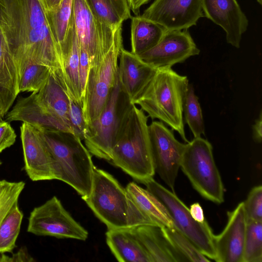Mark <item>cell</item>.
<instances>
[{"mask_svg": "<svg viewBox=\"0 0 262 262\" xmlns=\"http://www.w3.org/2000/svg\"><path fill=\"white\" fill-rule=\"evenodd\" d=\"M0 36L15 62L19 81L26 67H47L62 87L60 53L43 0H0Z\"/></svg>", "mask_w": 262, "mask_h": 262, "instance_id": "1", "label": "cell"}, {"mask_svg": "<svg viewBox=\"0 0 262 262\" xmlns=\"http://www.w3.org/2000/svg\"><path fill=\"white\" fill-rule=\"evenodd\" d=\"M148 125V116L132 104L121 122L110 161L142 183L155 173Z\"/></svg>", "mask_w": 262, "mask_h": 262, "instance_id": "2", "label": "cell"}, {"mask_svg": "<svg viewBox=\"0 0 262 262\" xmlns=\"http://www.w3.org/2000/svg\"><path fill=\"white\" fill-rule=\"evenodd\" d=\"M189 84L186 76L179 74L171 67L157 69L142 94L134 102L148 117L158 119L176 130L186 143L183 108Z\"/></svg>", "mask_w": 262, "mask_h": 262, "instance_id": "3", "label": "cell"}, {"mask_svg": "<svg viewBox=\"0 0 262 262\" xmlns=\"http://www.w3.org/2000/svg\"><path fill=\"white\" fill-rule=\"evenodd\" d=\"M39 130L55 162L58 180L71 186L82 199L88 196L95 166L82 140L69 132Z\"/></svg>", "mask_w": 262, "mask_h": 262, "instance_id": "4", "label": "cell"}, {"mask_svg": "<svg viewBox=\"0 0 262 262\" xmlns=\"http://www.w3.org/2000/svg\"><path fill=\"white\" fill-rule=\"evenodd\" d=\"M180 168L203 198L217 204L224 202L223 183L207 140L200 137L186 143Z\"/></svg>", "mask_w": 262, "mask_h": 262, "instance_id": "5", "label": "cell"}, {"mask_svg": "<svg viewBox=\"0 0 262 262\" xmlns=\"http://www.w3.org/2000/svg\"><path fill=\"white\" fill-rule=\"evenodd\" d=\"M83 200L108 229L128 228L127 192L110 173L95 166L90 194Z\"/></svg>", "mask_w": 262, "mask_h": 262, "instance_id": "6", "label": "cell"}, {"mask_svg": "<svg viewBox=\"0 0 262 262\" xmlns=\"http://www.w3.org/2000/svg\"><path fill=\"white\" fill-rule=\"evenodd\" d=\"M123 47L122 26L116 30L113 43L97 67L90 68L81 107L85 123L89 125L105 106L118 75L119 55Z\"/></svg>", "mask_w": 262, "mask_h": 262, "instance_id": "7", "label": "cell"}, {"mask_svg": "<svg viewBox=\"0 0 262 262\" xmlns=\"http://www.w3.org/2000/svg\"><path fill=\"white\" fill-rule=\"evenodd\" d=\"M132 104L120 88L118 75L105 106L98 117L87 127L83 140L91 154L111 161L120 126Z\"/></svg>", "mask_w": 262, "mask_h": 262, "instance_id": "8", "label": "cell"}, {"mask_svg": "<svg viewBox=\"0 0 262 262\" xmlns=\"http://www.w3.org/2000/svg\"><path fill=\"white\" fill-rule=\"evenodd\" d=\"M143 184L165 207L174 227L188 238L205 256L215 261L214 234L207 222L200 223L194 220L189 208L175 192L160 184L153 178Z\"/></svg>", "mask_w": 262, "mask_h": 262, "instance_id": "9", "label": "cell"}, {"mask_svg": "<svg viewBox=\"0 0 262 262\" xmlns=\"http://www.w3.org/2000/svg\"><path fill=\"white\" fill-rule=\"evenodd\" d=\"M72 12L80 45L89 54L90 68L97 67L110 50L117 29L103 23L87 0H73Z\"/></svg>", "mask_w": 262, "mask_h": 262, "instance_id": "10", "label": "cell"}, {"mask_svg": "<svg viewBox=\"0 0 262 262\" xmlns=\"http://www.w3.org/2000/svg\"><path fill=\"white\" fill-rule=\"evenodd\" d=\"M27 231L39 236L85 241L88 231L77 222L55 196L31 212Z\"/></svg>", "mask_w": 262, "mask_h": 262, "instance_id": "11", "label": "cell"}, {"mask_svg": "<svg viewBox=\"0 0 262 262\" xmlns=\"http://www.w3.org/2000/svg\"><path fill=\"white\" fill-rule=\"evenodd\" d=\"M148 132L155 172L174 192L186 143L177 140L172 129L168 128L161 121H152L148 125Z\"/></svg>", "mask_w": 262, "mask_h": 262, "instance_id": "12", "label": "cell"}, {"mask_svg": "<svg viewBox=\"0 0 262 262\" xmlns=\"http://www.w3.org/2000/svg\"><path fill=\"white\" fill-rule=\"evenodd\" d=\"M140 16L167 30H187L204 16L202 0H155Z\"/></svg>", "mask_w": 262, "mask_h": 262, "instance_id": "13", "label": "cell"}, {"mask_svg": "<svg viewBox=\"0 0 262 262\" xmlns=\"http://www.w3.org/2000/svg\"><path fill=\"white\" fill-rule=\"evenodd\" d=\"M20 138L25 171L33 181L58 180L55 162L40 131L32 125L23 122Z\"/></svg>", "mask_w": 262, "mask_h": 262, "instance_id": "14", "label": "cell"}, {"mask_svg": "<svg viewBox=\"0 0 262 262\" xmlns=\"http://www.w3.org/2000/svg\"><path fill=\"white\" fill-rule=\"evenodd\" d=\"M200 50L187 30H167L158 43L138 55L143 61L157 69L184 62L198 55Z\"/></svg>", "mask_w": 262, "mask_h": 262, "instance_id": "15", "label": "cell"}, {"mask_svg": "<svg viewBox=\"0 0 262 262\" xmlns=\"http://www.w3.org/2000/svg\"><path fill=\"white\" fill-rule=\"evenodd\" d=\"M125 189L128 199L129 228L152 225L173 228V223L163 205L146 189L132 182Z\"/></svg>", "mask_w": 262, "mask_h": 262, "instance_id": "16", "label": "cell"}, {"mask_svg": "<svg viewBox=\"0 0 262 262\" xmlns=\"http://www.w3.org/2000/svg\"><path fill=\"white\" fill-rule=\"evenodd\" d=\"M202 10L204 16L224 30L227 42L239 48L249 21L237 1L202 0Z\"/></svg>", "mask_w": 262, "mask_h": 262, "instance_id": "17", "label": "cell"}, {"mask_svg": "<svg viewBox=\"0 0 262 262\" xmlns=\"http://www.w3.org/2000/svg\"><path fill=\"white\" fill-rule=\"evenodd\" d=\"M228 221L222 232L213 236L217 262H243L247 221L243 202L227 212Z\"/></svg>", "mask_w": 262, "mask_h": 262, "instance_id": "18", "label": "cell"}, {"mask_svg": "<svg viewBox=\"0 0 262 262\" xmlns=\"http://www.w3.org/2000/svg\"><path fill=\"white\" fill-rule=\"evenodd\" d=\"M156 71L138 55L122 48L118 63L119 84L132 104L142 94Z\"/></svg>", "mask_w": 262, "mask_h": 262, "instance_id": "19", "label": "cell"}, {"mask_svg": "<svg viewBox=\"0 0 262 262\" xmlns=\"http://www.w3.org/2000/svg\"><path fill=\"white\" fill-rule=\"evenodd\" d=\"M80 43L72 16L67 38L61 48V69L63 89L67 95L81 106L79 78Z\"/></svg>", "mask_w": 262, "mask_h": 262, "instance_id": "20", "label": "cell"}, {"mask_svg": "<svg viewBox=\"0 0 262 262\" xmlns=\"http://www.w3.org/2000/svg\"><path fill=\"white\" fill-rule=\"evenodd\" d=\"M6 115V120L9 122L20 121L41 130L69 132L48 113L38 99L37 93H32L27 97L19 98Z\"/></svg>", "mask_w": 262, "mask_h": 262, "instance_id": "21", "label": "cell"}, {"mask_svg": "<svg viewBox=\"0 0 262 262\" xmlns=\"http://www.w3.org/2000/svg\"><path fill=\"white\" fill-rule=\"evenodd\" d=\"M106 242L120 262H152L132 228L108 229Z\"/></svg>", "mask_w": 262, "mask_h": 262, "instance_id": "22", "label": "cell"}, {"mask_svg": "<svg viewBox=\"0 0 262 262\" xmlns=\"http://www.w3.org/2000/svg\"><path fill=\"white\" fill-rule=\"evenodd\" d=\"M19 77L15 62L0 36V113L9 112L19 91Z\"/></svg>", "mask_w": 262, "mask_h": 262, "instance_id": "23", "label": "cell"}, {"mask_svg": "<svg viewBox=\"0 0 262 262\" xmlns=\"http://www.w3.org/2000/svg\"><path fill=\"white\" fill-rule=\"evenodd\" d=\"M37 95L48 113L73 134L69 118V97L51 75Z\"/></svg>", "mask_w": 262, "mask_h": 262, "instance_id": "24", "label": "cell"}, {"mask_svg": "<svg viewBox=\"0 0 262 262\" xmlns=\"http://www.w3.org/2000/svg\"><path fill=\"white\" fill-rule=\"evenodd\" d=\"M152 262H178L180 259L162 233L161 227L142 225L132 228Z\"/></svg>", "mask_w": 262, "mask_h": 262, "instance_id": "25", "label": "cell"}, {"mask_svg": "<svg viewBox=\"0 0 262 262\" xmlns=\"http://www.w3.org/2000/svg\"><path fill=\"white\" fill-rule=\"evenodd\" d=\"M131 18V52L137 55L157 45L167 30L161 25L139 15Z\"/></svg>", "mask_w": 262, "mask_h": 262, "instance_id": "26", "label": "cell"}, {"mask_svg": "<svg viewBox=\"0 0 262 262\" xmlns=\"http://www.w3.org/2000/svg\"><path fill=\"white\" fill-rule=\"evenodd\" d=\"M95 15L113 29L122 26L131 18L130 9L126 0H87Z\"/></svg>", "mask_w": 262, "mask_h": 262, "instance_id": "27", "label": "cell"}, {"mask_svg": "<svg viewBox=\"0 0 262 262\" xmlns=\"http://www.w3.org/2000/svg\"><path fill=\"white\" fill-rule=\"evenodd\" d=\"M165 238L178 256L180 261L206 262L210 259L174 227H161Z\"/></svg>", "mask_w": 262, "mask_h": 262, "instance_id": "28", "label": "cell"}, {"mask_svg": "<svg viewBox=\"0 0 262 262\" xmlns=\"http://www.w3.org/2000/svg\"><path fill=\"white\" fill-rule=\"evenodd\" d=\"M24 214L18 201L12 206L0 224V253L12 252L16 247Z\"/></svg>", "mask_w": 262, "mask_h": 262, "instance_id": "29", "label": "cell"}, {"mask_svg": "<svg viewBox=\"0 0 262 262\" xmlns=\"http://www.w3.org/2000/svg\"><path fill=\"white\" fill-rule=\"evenodd\" d=\"M73 2V0H62L56 8L46 10L49 24L60 53L69 29L72 16Z\"/></svg>", "mask_w": 262, "mask_h": 262, "instance_id": "30", "label": "cell"}, {"mask_svg": "<svg viewBox=\"0 0 262 262\" xmlns=\"http://www.w3.org/2000/svg\"><path fill=\"white\" fill-rule=\"evenodd\" d=\"M185 121L194 138L205 135V125L201 107L192 84H189L183 103Z\"/></svg>", "mask_w": 262, "mask_h": 262, "instance_id": "31", "label": "cell"}, {"mask_svg": "<svg viewBox=\"0 0 262 262\" xmlns=\"http://www.w3.org/2000/svg\"><path fill=\"white\" fill-rule=\"evenodd\" d=\"M243 262H262V222H247Z\"/></svg>", "mask_w": 262, "mask_h": 262, "instance_id": "32", "label": "cell"}, {"mask_svg": "<svg viewBox=\"0 0 262 262\" xmlns=\"http://www.w3.org/2000/svg\"><path fill=\"white\" fill-rule=\"evenodd\" d=\"M50 75V70L47 67L36 63H30L26 67L20 79V92H38Z\"/></svg>", "mask_w": 262, "mask_h": 262, "instance_id": "33", "label": "cell"}, {"mask_svg": "<svg viewBox=\"0 0 262 262\" xmlns=\"http://www.w3.org/2000/svg\"><path fill=\"white\" fill-rule=\"evenodd\" d=\"M25 186L23 181L0 180V224L13 204L18 201Z\"/></svg>", "mask_w": 262, "mask_h": 262, "instance_id": "34", "label": "cell"}, {"mask_svg": "<svg viewBox=\"0 0 262 262\" xmlns=\"http://www.w3.org/2000/svg\"><path fill=\"white\" fill-rule=\"evenodd\" d=\"M247 222H262V186L254 187L243 202Z\"/></svg>", "mask_w": 262, "mask_h": 262, "instance_id": "35", "label": "cell"}, {"mask_svg": "<svg viewBox=\"0 0 262 262\" xmlns=\"http://www.w3.org/2000/svg\"><path fill=\"white\" fill-rule=\"evenodd\" d=\"M69 118L74 135L83 140L87 129L81 106L69 97Z\"/></svg>", "mask_w": 262, "mask_h": 262, "instance_id": "36", "label": "cell"}, {"mask_svg": "<svg viewBox=\"0 0 262 262\" xmlns=\"http://www.w3.org/2000/svg\"><path fill=\"white\" fill-rule=\"evenodd\" d=\"M90 70V61L89 54L85 49L80 45L79 78L81 92V101L85 94Z\"/></svg>", "mask_w": 262, "mask_h": 262, "instance_id": "37", "label": "cell"}, {"mask_svg": "<svg viewBox=\"0 0 262 262\" xmlns=\"http://www.w3.org/2000/svg\"><path fill=\"white\" fill-rule=\"evenodd\" d=\"M16 135L8 121L0 120V153L14 144Z\"/></svg>", "mask_w": 262, "mask_h": 262, "instance_id": "38", "label": "cell"}, {"mask_svg": "<svg viewBox=\"0 0 262 262\" xmlns=\"http://www.w3.org/2000/svg\"><path fill=\"white\" fill-rule=\"evenodd\" d=\"M32 262L35 261L33 258L29 254L27 248L22 247L16 253L12 256H8L4 253L0 255V262Z\"/></svg>", "mask_w": 262, "mask_h": 262, "instance_id": "39", "label": "cell"}, {"mask_svg": "<svg viewBox=\"0 0 262 262\" xmlns=\"http://www.w3.org/2000/svg\"><path fill=\"white\" fill-rule=\"evenodd\" d=\"M189 212L192 217L198 222L203 223L205 221L203 210L199 203H194L190 205Z\"/></svg>", "mask_w": 262, "mask_h": 262, "instance_id": "40", "label": "cell"}, {"mask_svg": "<svg viewBox=\"0 0 262 262\" xmlns=\"http://www.w3.org/2000/svg\"><path fill=\"white\" fill-rule=\"evenodd\" d=\"M252 137L255 142L260 143L262 140V114L260 112L259 118L256 119L253 126Z\"/></svg>", "mask_w": 262, "mask_h": 262, "instance_id": "41", "label": "cell"}, {"mask_svg": "<svg viewBox=\"0 0 262 262\" xmlns=\"http://www.w3.org/2000/svg\"><path fill=\"white\" fill-rule=\"evenodd\" d=\"M130 9L133 13L138 15L139 14L140 8L143 5L149 3L151 0H126Z\"/></svg>", "mask_w": 262, "mask_h": 262, "instance_id": "42", "label": "cell"}, {"mask_svg": "<svg viewBox=\"0 0 262 262\" xmlns=\"http://www.w3.org/2000/svg\"><path fill=\"white\" fill-rule=\"evenodd\" d=\"M46 9L50 10L56 8L61 3L62 0H43Z\"/></svg>", "mask_w": 262, "mask_h": 262, "instance_id": "43", "label": "cell"}, {"mask_svg": "<svg viewBox=\"0 0 262 262\" xmlns=\"http://www.w3.org/2000/svg\"><path fill=\"white\" fill-rule=\"evenodd\" d=\"M257 2L259 4H261V2H262V0H257Z\"/></svg>", "mask_w": 262, "mask_h": 262, "instance_id": "44", "label": "cell"}, {"mask_svg": "<svg viewBox=\"0 0 262 262\" xmlns=\"http://www.w3.org/2000/svg\"><path fill=\"white\" fill-rule=\"evenodd\" d=\"M3 117H2V115H1V113H0V120H3Z\"/></svg>", "mask_w": 262, "mask_h": 262, "instance_id": "45", "label": "cell"}, {"mask_svg": "<svg viewBox=\"0 0 262 262\" xmlns=\"http://www.w3.org/2000/svg\"><path fill=\"white\" fill-rule=\"evenodd\" d=\"M2 164V162L0 160V165Z\"/></svg>", "mask_w": 262, "mask_h": 262, "instance_id": "46", "label": "cell"}]
</instances>
